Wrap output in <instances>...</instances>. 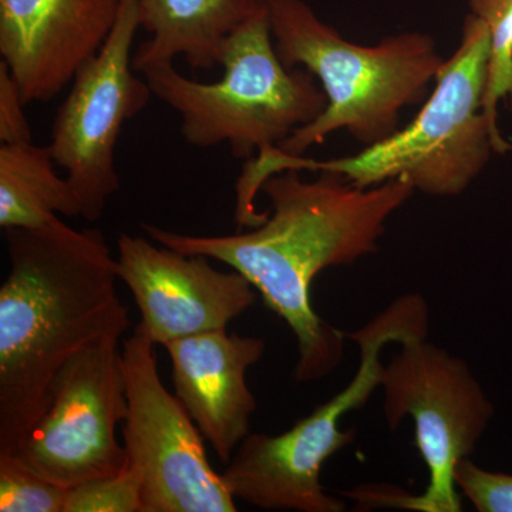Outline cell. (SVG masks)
I'll return each mask as SVG.
<instances>
[{
	"instance_id": "3957f363",
	"label": "cell",
	"mask_w": 512,
	"mask_h": 512,
	"mask_svg": "<svg viewBox=\"0 0 512 512\" xmlns=\"http://www.w3.org/2000/svg\"><path fill=\"white\" fill-rule=\"evenodd\" d=\"M490 60V30L470 13L460 45L444 62L430 99L409 126L356 156L335 160L293 157L279 147L261 151L245 161L235 185V202L241 210H254L265 181L286 170L328 171L359 188L406 178L414 190L431 197L463 194L493 151L512 148L484 114Z\"/></svg>"
},
{
	"instance_id": "7a4b0ae2",
	"label": "cell",
	"mask_w": 512,
	"mask_h": 512,
	"mask_svg": "<svg viewBox=\"0 0 512 512\" xmlns=\"http://www.w3.org/2000/svg\"><path fill=\"white\" fill-rule=\"evenodd\" d=\"M10 271L0 286V457L15 453L45 413L72 357L130 328L117 295V258L99 228L56 217L5 229Z\"/></svg>"
},
{
	"instance_id": "ba28073f",
	"label": "cell",
	"mask_w": 512,
	"mask_h": 512,
	"mask_svg": "<svg viewBox=\"0 0 512 512\" xmlns=\"http://www.w3.org/2000/svg\"><path fill=\"white\" fill-rule=\"evenodd\" d=\"M156 343L140 325L124 342L127 463L143 478V512H235L222 473L212 468L197 424L158 373Z\"/></svg>"
},
{
	"instance_id": "9c48e42d",
	"label": "cell",
	"mask_w": 512,
	"mask_h": 512,
	"mask_svg": "<svg viewBox=\"0 0 512 512\" xmlns=\"http://www.w3.org/2000/svg\"><path fill=\"white\" fill-rule=\"evenodd\" d=\"M140 28L137 0H120L116 23L97 55L84 64L57 110L50 154L64 168L82 205V217L99 221L120 190L116 146L128 120L146 109L153 92L133 67L134 36Z\"/></svg>"
},
{
	"instance_id": "9a60e30c",
	"label": "cell",
	"mask_w": 512,
	"mask_h": 512,
	"mask_svg": "<svg viewBox=\"0 0 512 512\" xmlns=\"http://www.w3.org/2000/svg\"><path fill=\"white\" fill-rule=\"evenodd\" d=\"M49 148L33 143L0 147V227L42 228L63 217H82L67 178L55 171Z\"/></svg>"
},
{
	"instance_id": "5b68a950",
	"label": "cell",
	"mask_w": 512,
	"mask_h": 512,
	"mask_svg": "<svg viewBox=\"0 0 512 512\" xmlns=\"http://www.w3.org/2000/svg\"><path fill=\"white\" fill-rule=\"evenodd\" d=\"M220 82L187 79L174 62L141 70L153 96L177 111L181 134L194 147L228 144L232 156L247 161L279 147L296 130L318 119L328 96L308 70L288 69L279 59L266 2L225 46Z\"/></svg>"
},
{
	"instance_id": "52a82bcc",
	"label": "cell",
	"mask_w": 512,
	"mask_h": 512,
	"mask_svg": "<svg viewBox=\"0 0 512 512\" xmlns=\"http://www.w3.org/2000/svg\"><path fill=\"white\" fill-rule=\"evenodd\" d=\"M383 366V413L399 429L404 417L414 423V443L429 471L420 495H397L396 507L419 512L463 510L454 471L476 451L494 416L493 403L466 360L427 338L400 343Z\"/></svg>"
},
{
	"instance_id": "277c9868",
	"label": "cell",
	"mask_w": 512,
	"mask_h": 512,
	"mask_svg": "<svg viewBox=\"0 0 512 512\" xmlns=\"http://www.w3.org/2000/svg\"><path fill=\"white\" fill-rule=\"evenodd\" d=\"M279 59L322 83L328 106L279 146L305 156L336 131L366 147L399 130L400 114L419 103L446 60L427 33L407 32L376 46L355 45L323 22L305 0H265Z\"/></svg>"
},
{
	"instance_id": "ac0fdd59",
	"label": "cell",
	"mask_w": 512,
	"mask_h": 512,
	"mask_svg": "<svg viewBox=\"0 0 512 512\" xmlns=\"http://www.w3.org/2000/svg\"><path fill=\"white\" fill-rule=\"evenodd\" d=\"M140 471L131 464L113 476L69 488L63 512H143Z\"/></svg>"
},
{
	"instance_id": "d6986e66",
	"label": "cell",
	"mask_w": 512,
	"mask_h": 512,
	"mask_svg": "<svg viewBox=\"0 0 512 512\" xmlns=\"http://www.w3.org/2000/svg\"><path fill=\"white\" fill-rule=\"evenodd\" d=\"M454 481L478 512H512L511 474L485 470L466 458L457 464Z\"/></svg>"
},
{
	"instance_id": "e0dca14e",
	"label": "cell",
	"mask_w": 512,
	"mask_h": 512,
	"mask_svg": "<svg viewBox=\"0 0 512 512\" xmlns=\"http://www.w3.org/2000/svg\"><path fill=\"white\" fill-rule=\"evenodd\" d=\"M67 490L30 470L18 457H0L2 512H63Z\"/></svg>"
},
{
	"instance_id": "6da1fadb",
	"label": "cell",
	"mask_w": 512,
	"mask_h": 512,
	"mask_svg": "<svg viewBox=\"0 0 512 512\" xmlns=\"http://www.w3.org/2000/svg\"><path fill=\"white\" fill-rule=\"evenodd\" d=\"M261 191L271 201L269 217L247 231L190 235L146 222L141 228L158 245L208 256L244 275L295 335L296 382H318L342 363L346 333L315 312L312 282L325 269L375 254L387 221L416 190L406 178L359 188L328 171L308 181L301 171L286 170Z\"/></svg>"
},
{
	"instance_id": "2e32d148",
	"label": "cell",
	"mask_w": 512,
	"mask_h": 512,
	"mask_svg": "<svg viewBox=\"0 0 512 512\" xmlns=\"http://www.w3.org/2000/svg\"><path fill=\"white\" fill-rule=\"evenodd\" d=\"M471 15L483 20L491 35V60L484 114L495 133L498 103L508 101L512 109V0H468Z\"/></svg>"
},
{
	"instance_id": "8fae6325",
	"label": "cell",
	"mask_w": 512,
	"mask_h": 512,
	"mask_svg": "<svg viewBox=\"0 0 512 512\" xmlns=\"http://www.w3.org/2000/svg\"><path fill=\"white\" fill-rule=\"evenodd\" d=\"M117 275L133 293L140 326L156 345L215 329L256 302L251 282L237 271L212 268L205 255L157 247L143 237L120 234Z\"/></svg>"
},
{
	"instance_id": "30bf717a",
	"label": "cell",
	"mask_w": 512,
	"mask_h": 512,
	"mask_svg": "<svg viewBox=\"0 0 512 512\" xmlns=\"http://www.w3.org/2000/svg\"><path fill=\"white\" fill-rule=\"evenodd\" d=\"M119 342L99 340L63 366L45 413L10 456L64 488L126 466V448L116 433L128 409Z\"/></svg>"
},
{
	"instance_id": "5bb4252c",
	"label": "cell",
	"mask_w": 512,
	"mask_h": 512,
	"mask_svg": "<svg viewBox=\"0 0 512 512\" xmlns=\"http://www.w3.org/2000/svg\"><path fill=\"white\" fill-rule=\"evenodd\" d=\"M140 28L151 33L133 55V67L174 62L192 69L221 64L229 37L265 6V0H137Z\"/></svg>"
},
{
	"instance_id": "ffe728a7",
	"label": "cell",
	"mask_w": 512,
	"mask_h": 512,
	"mask_svg": "<svg viewBox=\"0 0 512 512\" xmlns=\"http://www.w3.org/2000/svg\"><path fill=\"white\" fill-rule=\"evenodd\" d=\"M22 97L9 67L0 62V141L2 144L33 143Z\"/></svg>"
},
{
	"instance_id": "4fadbf2b",
	"label": "cell",
	"mask_w": 512,
	"mask_h": 512,
	"mask_svg": "<svg viewBox=\"0 0 512 512\" xmlns=\"http://www.w3.org/2000/svg\"><path fill=\"white\" fill-rule=\"evenodd\" d=\"M173 365L175 396L222 463L251 434L258 409L247 372L261 360L265 342L215 329L164 346Z\"/></svg>"
},
{
	"instance_id": "7c38bea8",
	"label": "cell",
	"mask_w": 512,
	"mask_h": 512,
	"mask_svg": "<svg viewBox=\"0 0 512 512\" xmlns=\"http://www.w3.org/2000/svg\"><path fill=\"white\" fill-rule=\"evenodd\" d=\"M120 0H0V55L23 104L47 103L106 42Z\"/></svg>"
},
{
	"instance_id": "8992f818",
	"label": "cell",
	"mask_w": 512,
	"mask_h": 512,
	"mask_svg": "<svg viewBox=\"0 0 512 512\" xmlns=\"http://www.w3.org/2000/svg\"><path fill=\"white\" fill-rule=\"evenodd\" d=\"M429 330V303L420 293H407L346 335L360 352L352 382L285 433L249 434L222 473L232 497L269 511H345L346 504L320 483L326 461L355 440V430H340V420L362 409L382 384L380 352L389 343L427 338Z\"/></svg>"
}]
</instances>
